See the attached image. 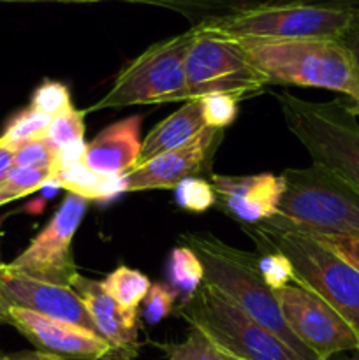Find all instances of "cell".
Returning a JSON list of instances; mask_svg holds the SVG:
<instances>
[{
    "mask_svg": "<svg viewBox=\"0 0 359 360\" xmlns=\"http://www.w3.org/2000/svg\"><path fill=\"white\" fill-rule=\"evenodd\" d=\"M206 127L224 130L238 116V98L229 94H208L199 98Z\"/></svg>",
    "mask_w": 359,
    "mask_h": 360,
    "instance_id": "28",
    "label": "cell"
},
{
    "mask_svg": "<svg viewBox=\"0 0 359 360\" xmlns=\"http://www.w3.org/2000/svg\"><path fill=\"white\" fill-rule=\"evenodd\" d=\"M123 176L97 174L88 165L77 160L53 165L48 186L63 188L67 193H74L87 200H102L125 192Z\"/></svg>",
    "mask_w": 359,
    "mask_h": 360,
    "instance_id": "19",
    "label": "cell"
},
{
    "mask_svg": "<svg viewBox=\"0 0 359 360\" xmlns=\"http://www.w3.org/2000/svg\"><path fill=\"white\" fill-rule=\"evenodd\" d=\"M168 276L176 292H183L189 297L204 283L203 264L190 248L176 246L168 260Z\"/></svg>",
    "mask_w": 359,
    "mask_h": 360,
    "instance_id": "22",
    "label": "cell"
},
{
    "mask_svg": "<svg viewBox=\"0 0 359 360\" xmlns=\"http://www.w3.org/2000/svg\"><path fill=\"white\" fill-rule=\"evenodd\" d=\"M168 360H238L222 352L206 334L192 329L182 343L169 345Z\"/></svg>",
    "mask_w": 359,
    "mask_h": 360,
    "instance_id": "26",
    "label": "cell"
},
{
    "mask_svg": "<svg viewBox=\"0 0 359 360\" xmlns=\"http://www.w3.org/2000/svg\"><path fill=\"white\" fill-rule=\"evenodd\" d=\"M341 360H359V350L352 352V355H351V357H347V359H341Z\"/></svg>",
    "mask_w": 359,
    "mask_h": 360,
    "instance_id": "39",
    "label": "cell"
},
{
    "mask_svg": "<svg viewBox=\"0 0 359 360\" xmlns=\"http://www.w3.org/2000/svg\"><path fill=\"white\" fill-rule=\"evenodd\" d=\"M7 2H99V0H7ZM134 2V0H125Z\"/></svg>",
    "mask_w": 359,
    "mask_h": 360,
    "instance_id": "38",
    "label": "cell"
},
{
    "mask_svg": "<svg viewBox=\"0 0 359 360\" xmlns=\"http://www.w3.org/2000/svg\"><path fill=\"white\" fill-rule=\"evenodd\" d=\"M354 21H358V23H359V11H355V16H354Z\"/></svg>",
    "mask_w": 359,
    "mask_h": 360,
    "instance_id": "41",
    "label": "cell"
},
{
    "mask_svg": "<svg viewBox=\"0 0 359 360\" xmlns=\"http://www.w3.org/2000/svg\"><path fill=\"white\" fill-rule=\"evenodd\" d=\"M87 207V199L67 193L44 229L9 266L35 280L70 287L80 276L73 255V239L83 221Z\"/></svg>",
    "mask_w": 359,
    "mask_h": 360,
    "instance_id": "10",
    "label": "cell"
},
{
    "mask_svg": "<svg viewBox=\"0 0 359 360\" xmlns=\"http://www.w3.org/2000/svg\"><path fill=\"white\" fill-rule=\"evenodd\" d=\"M55 165V153L44 137L20 144L14 150V167L23 169H51Z\"/></svg>",
    "mask_w": 359,
    "mask_h": 360,
    "instance_id": "32",
    "label": "cell"
},
{
    "mask_svg": "<svg viewBox=\"0 0 359 360\" xmlns=\"http://www.w3.org/2000/svg\"><path fill=\"white\" fill-rule=\"evenodd\" d=\"M355 13L334 7L306 4L260 6L194 25L218 37L246 41H284V39H341L351 28Z\"/></svg>",
    "mask_w": 359,
    "mask_h": 360,
    "instance_id": "7",
    "label": "cell"
},
{
    "mask_svg": "<svg viewBox=\"0 0 359 360\" xmlns=\"http://www.w3.org/2000/svg\"><path fill=\"white\" fill-rule=\"evenodd\" d=\"M222 141V130L206 127L192 141L137 165L123 176L125 192L176 188L183 179L197 176L210 165Z\"/></svg>",
    "mask_w": 359,
    "mask_h": 360,
    "instance_id": "14",
    "label": "cell"
},
{
    "mask_svg": "<svg viewBox=\"0 0 359 360\" xmlns=\"http://www.w3.org/2000/svg\"><path fill=\"white\" fill-rule=\"evenodd\" d=\"M0 206H4V204H2V202H0Z\"/></svg>",
    "mask_w": 359,
    "mask_h": 360,
    "instance_id": "44",
    "label": "cell"
},
{
    "mask_svg": "<svg viewBox=\"0 0 359 360\" xmlns=\"http://www.w3.org/2000/svg\"><path fill=\"white\" fill-rule=\"evenodd\" d=\"M137 4H150V6L165 7L176 11L189 18L194 25L211 18L229 16V14L241 13L253 7L267 6L273 0H134Z\"/></svg>",
    "mask_w": 359,
    "mask_h": 360,
    "instance_id": "20",
    "label": "cell"
},
{
    "mask_svg": "<svg viewBox=\"0 0 359 360\" xmlns=\"http://www.w3.org/2000/svg\"><path fill=\"white\" fill-rule=\"evenodd\" d=\"M176 294H178V292H176L175 288L168 287V285L164 283L151 285L146 297H144L143 301L144 320H146L148 323H151V326H155V323L160 322L162 319L171 315L176 302Z\"/></svg>",
    "mask_w": 359,
    "mask_h": 360,
    "instance_id": "31",
    "label": "cell"
},
{
    "mask_svg": "<svg viewBox=\"0 0 359 360\" xmlns=\"http://www.w3.org/2000/svg\"><path fill=\"white\" fill-rule=\"evenodd\" d=\"M341 42H344V44L348 48V51H351L359 72V23L358 21H352L351 28L341 35Z\"/></svg>",
    "mask_w": 359,
    "mask_h": 360,
    "instance_id": "35",
    "label": "cell"
},
{
    "mask_svg": "<svg viewBox=\"0 0 359 360\" xmlns=\"http://www.w3.org/2000/svg\"><path fill=\"white\" fill-rule=\"evenodd\" d=\"M141 122L139 115H132L106 127L87 144L81 162L102 176H123L132 171L143 144Z\"/></svg>",
    "mask_w": 359,
    "mask_h": 360,
    "instance_id": "17",
    "label": "cell"
},
{
    "mask_svg": "<svg viewBox=\"0 0 359 360\" xmlns=\"http://www.w3.org/2000/svg\"><path fill=\"white\" fill-rule=\"evenodd\" d=\"M273 4H306V6H322V7H334V9H347V11H359V0H273L267 6Z\"/></svg>",
    "mask_w": 359,
    "mask_h": 360,
    "instance_id": "34",
    "label": "cell"
},
{
    "mask_svg": "<svg viewBox=\"0 0 359 360\" xmlns=\"http://www.w3.org/2000/svg\"><path fill=\"white\" fill-rule=\"evenodd\" d=\"M70 287L84 302L97 334L115 350L116 359L125 360L137 355V313L123 311L104 290L101 281L77 276Z\"/></svg>",
    "mask_w": 359,
    "mask_h": 360,
    "instance_id": "16",
    "label": "cell"
},
{
    "mask_svg": "<svg viewBox=\"0 0 359 360\" xmlns=\"http://www.w3.org/2000/svg\"><path fill=\"white\" fill-rule=\"evenodd\" d=\"M194 41V30L155 42L120 69L108 94L95 109L164 104L187 101L185 56Z\"/></svg>",
    "mask_w": 359,
    "mask_h": 360,
    "instance_id": "8",
    "label": "cell"
},
{
    "mask_svg": "<svg viewBox=\"0 0 359 360\" xmlns=\"http://www.w3.org/2000/svg\"><path fill=\"white\" fill-rule=\"evenodd\" d=\"M206 129V123L203 118V109H201L199 98H190L185 104L162 120L151 132L148 134L141 144V155L137 165L151 160L162 153L176 150L183 146L189 141H192L197 134ZM136 165V167H137Z\"/></svg>",
    "mask_w": 359,
    "mask_h": 360,
    "instance_id": "18",
    "label": "cell"
},
{
    "mask_svg": "<svg viewBox=\"0 0 359 360\" xmlns=\"http://www.w3.org/2000/svg\"><path fill=\"white\" fill-rule=\"evenodd\" d=\"M289 132L301 143L313 164L327 169L359 192V123L341 98L303 101L291 94L277 97Z\"/></svg>",
    "mask_w": 359,
    "mask_h": 360,
    "instance_id": "4",
    "label": "cell"
},
{
    "mask_svg": "<svg viewBox=\"0 0 359 360\" xmlns=\"http://www.w3.org/2000/svg\"><path fill=\"white\" fill-rule=\"evenodd\" d=\"M194 41L185 56V97L229 94L243 98L263 90L266 77L250 63L241 44L192 25Z\"/></svg>",
    "mask_w": 359,
    "mask_h": 360,
    "instance_id": "9",
    "label": "cell"
},
{
    "mask_svg": "<svg viewBox=\"0 0 359 360\" xmlns=\"http://www.w3.org/2000/svg\"><path fill=\"white\" fill-rule=\"evenodd\" d=\"M4 2H7V0H4Z\"/></svg>",
    "mask_w": 359,
    "mask_h": 360,
    "instance_id": "45",
    "label": "cell"
},
{
    "mask_svg": "<svg viewBox=\"0 0 359 360\" xmlns=\"http://www.w3.org/2000/svg\"><path fill=\"white\" fill-rule=\"evenodd\" d=\"M210 181L222 210L239 224L252 227L264 224L277 213L284 190L282 178L275 174H213Z\"/></svg>",
    "mask_w": 359,
    "mask_h": 360,
    "instance_id": "15",
    "label": "cell"
},
{
    "mask_svg": "<svg viewBox=\"0 0 359 360\" xmlns=\"http://www.w3.org/2000/svg\"><path fill=\"white\" fill-rule=\"evenodd\" d=\"M42 137L55 155L69 144L80 143L84 139V115L73 105L67 111L53 116Z\"/></svg>",
    "mask_w": 359,
    "mask_h": 360,
    "instance_id": "23",
    "label": "cell"
},
{
    "mask_svg": "<svg viewBox=\"0 0 359 360\" xmlns=\"http://www.w3.org/2000/svg\"><path fill=\"white\" fill-rule=\"evenodd\" d=\"M0 322L20 330L39 352L62 360L116 359L115 350L97 334L74 323L48 319L30 309L2 306Z\"/></svg>",
    "mask_w": 359,
    "mask_h": 360,
    "instance_id": "12",
    "label": "cell"
},
{
    "mask_svg": "<svg viewBox=\"0 0 359 360\" xmlns=\"http://www.w3.org/2000/svg\"><path fill=\"white\" fill-rule=\"evenodd\" d=\"M7 360H62L60 357H55V355L44 354V352H20V354L7 355Z\"/></svg>",
    "mask_w": 359,
    "mask_h": 360,
    "instance_id": "37",
    "label": "cell"
},
{
    "mask_svg": "<svg viewBox=\"0 0 359 360\" xmlns=\"http://www.w3.org/2000/svg\"><path fill=\"white\" fill-rule=\"evenodd\" d=\"M49 123H51V116L42 115L37 109L30 108L20 112V115L14 116L9 123H7L6 130L0 136V141L9 146L18 148L20 144L28 143L32 139H39L46 134Z\"/></svg>",
    "mask_w": 359,
    "mask_h": 360,
    "instance_id": "24",
    "label": "cell"
},
{
    "mask_svg": "<svg viewBox=\"0 0 359 360\" xmlns=\"http://www.w3.org/2000/svg\"><path fill=\"white\" fill-rule=\"evenodd\" d=\"M0 308H2V297H0Z\"/></svg>",
    "mask_w": 359,
    "mask_h": 360,
    "instance_id": "43",
    "label": "cell"
},
{
    "mask_svg": "<svg viewBox=\"0 0 359 360\" xmlns=\"http://www.w3.org/2000/svg\"><path fill=\"white\" fill-rule=\"evenodd\" d=\"M284 190L277 213L259 227L271 232L359 236V192L327 169L291 167L280 174Z\"/></svg>",
    "mask_w": 359,
    "mask_h": 360,
    "instance_id": "1",
    "label": "cell"
},
{
    "mask_svg": "<svg viewBox=\"0 0 359 360\" xmlns=\"http://www.w3.org/2000/svg\"><path fill=\"white\" fill-rule=\"evenodd\" d=\"M180 315L192 329L206 334L222 352L238 360H305L206 283L180 304Z\"/></svg>",
    "mask_w": 359,
    "mask_h": 360,
    "instance_id": "6",
    "label": "cell"
},
{
    "mask_svg": "<svg viewBox=\"0 0 359 360\" xmlns=\"http://www.w3.org/2000/svg\"><path fill=\"white\" fill-rule=\"evenodd\" d=\"M104 290L111 295L113 301L129 313H137V306L144 301L151 283L143 273L120 266L101 281Z\"/></svg>",
    "mask_w": 359,
    "mask_h": 360,
    "instance_id": "21",
    "label": "cell"
},
{
    "mask_svg": "<svg viewBox=\"0 0 359 360\" xmlns=\"http://www.w3.org/2000/svg\"><path fill=\"white\" fill-rule=\"evenodd\" d=\"M0 360H7V355H4L2 352H0Z\"/></svg>",
    "mask_w": 359,
    "mask_h": 360,
    "instance_id": "42",
    "label": "cell"
},
{
    "mask_svg": "<svg viewBox=\"0 0 359 360\" xmlns=\"http://www.w3.org/2000/svg\"><path fill=\"white\" fill-rule=\"evenodd\" d=\"M0 297H2V306L30 309L48 319L74 323L97 334V329L84 308V302L73 287L35 280L20 271H14L9 264H2Z\"/></svg>",
    "mask_w": 359,
    "mask_h": 360,
    "instance_id": "13",
    "label": "cell"
},
{
    "mask_svg": "<svg viewBox=\"0 0 359 360\" xmlns=\"http://www.w3.org/2000/svg\"><path fill=\"white\" fill-rule=\"evenodd\" d=\"M291 333L319 360L359 350V338L320 295L299 283L275 292Z\"/></svg>",
    "mask_w": 359,
    "mask_h": 360,
    "instance_id": "11",
    "label": "cell"
},
{
    "mask_svg": "<svg viewBox=\"0 0 359 360\" xmlns=\"http://www.w3.org/2000/svg\"><path fill=\"white\" fill-rule=\"evenodd\" d=\"M259 252H263L259 255L260 274H263L264 281H266L271 290L277 292L280 288L287 287V285L296 283L292 264L289 262L284 253L267 248H259Z\"/></svg>",
    "mask_w": 359,
    "mask_h": 360,
    "instance_id": "29",
    "label": "cell"
},
{
    "mask_svg": "<svg viewBox=\"0 0 359 360\" xmlns=\"http://www.w3.org/2000/svg\"><path fill=\"white\" fill-rule=\"evenodd\" d=\"M351 109H352V112H354L355 116H359V104H355V102H354V104L351 105Z\"/></svg>",
    "mask_w": 359,
    "mask_h": 360,
    "instance_id": "40",
    "label": "cell"
},
{
    "mask_svg": "<svg viewBox=\"0 0 359 360\" xmlns=\"http://www.w3.org/2000/svg\"><path fill=\"white\" fill-rule=\"evenodd\" d=\"M30 108L37 109L39 112L51 116V118L67 111L69 108H73L69 88L58 81H44L35 88Z\"/></svg>",
    "mask_w": 359,
    "mask_h": 360,
    "instance_id": "30",
    "label": "cell"
},
{
    "mask_svg": "<svg viewBox=\"0 0 359 360\" xmlns=\"http://www.w3.org/2000/svg\"><path fill=\"white\" fill-rule=\"evenodd\" d=\"M315 239L359 271V236H319Z\"/></svg>",
    "mask_w": 359,
    "mask_h": 360,
    "instance_id": "33",
    "label": "cell"
},
{
    "mask_svg": "<svg viewBox=\"0 0 359 360\" xmlns=\"http://www.w3.org/2000/svg\"><path fill=\"white\" fill-rule=\"evenodd\" d=\"M176 204L182 210L192 211V213H204L215 206L217 202V193H215L211 181L203 178H187L175 188Z\"/></svg>",
    "mask_w": 359,
    "mask_h": 360,
    "instance_id": "27",
    "label": "cell"
},
{
    "mask_svg": "<svg viewBox=\"0 0 359 360\" xmlns=\"http://www.w3.org/2000/svg\"><path fill=\"white\" fill-rule=\"evenodd\" d=\"M49 172L51 169L13 167L0 183V202L7 204L48 186Z\"/></svg>",
    "mask_w": 359,
    "mask_h": 360,
    "instance_id": "25",
    "label": "cell"
},
{
    "mask_svg": "<svg viewBox=\"0 0 359 360\" xmlns=\"http://www.w3.org/2000/svg\"><path fill=\"white\" fill-rule=\"evenodd\" d=\"M267 84L326 88L359 104V72L341 39L238 41Z\"/></svg>",
    "mask_w": 359,
    "mask_h": 360,
    "instance_id": "3",
    "label": "cell"
},
{
    "mask_svg": "<svg viewBox=\"0 0 359 360\" xmlns=\"http://www.w3.org/2000/svg\"><path fill=\"white\" fill-rule=\"evenodd\" d=\"M14 150H16V148L9 146V144L0 141V183L6 179V176L9 174L11 169L14 167Z\"/></svg>",
    "mask_w": 359,
    "mask_h": 360,
    "instance_id": "36",
    "label": "cell"
},
{
    "mask_svg": "<svg viewBox=\"0 0 359 360\" xmlns=\"http://www.w3.org/2000/svg\"><path fill=\"white\" fill-rule=\"evenodd\" d=\"M257 248L277 250L292 264L296 283L324 299L359 338V271L331 252L319 239L299 232L250 229Z\"/></svg>",
    "mask_w": 359,
    "mask_h": 360,
    "instance_id": "5",
    "label": "cell"
},
{
    "mask_svg": "<svg viewBox=\"0 0 359 360\" xmlns=\"http://www.w3.org/2000/svg\"><path fill=\"white\" fill-rule=\"evenodd\" d=\"M187 248L192 250L203 264L204 283L217 288L231 299L256 322L266 327L278 340L305 360H319L285 323L275 290L267 287L259 269V255L241 252L211 234L182 236Z\"/></svg>",
    "mask_w": 359,
    "mask_h": 360,
    "instance_id": "2",
    "label": "cell"
},
{
    "mask_svg": "<svg viewBox=\"0 0 359 360\" xmlns=\"http://www.w3.org/2000/svg\"><path fill=\"white\" fill-rule=\"evenodd\" d=\"M0 266H2V264H0Z\"/></svg>",
    "mask_w": 359,
    "mask_h": 360,
    "instance_id": "46",
    "label": "cell"
}]
</instances>
